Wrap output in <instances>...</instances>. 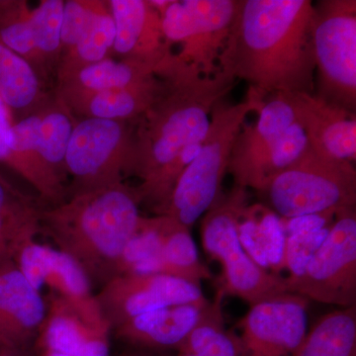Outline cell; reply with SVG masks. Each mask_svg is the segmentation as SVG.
Returning a JSON list of instances; mask_svg holds the SVG:
<instances>
[{"label": "cell", "mask_w": 356, "mask_h": 356, "mask_svg": "<svg viewBox=\"0 0 356 356\" xmlns=\"http://www.w3.org/2000/svg\"><path fill=\"white\" fill-rule=\"evenodd\" d=\"M165 88L134 126L132 175L140 205L163 214L175 182L195 158L210 126L211 115L235 86L219 72L203 76L178 64L163 77Z\"/></svg>", "instance_id": "cell-1"}, {"label": "cell", "mask_w": 356, "mask_h": 356, "mask_svg": "<svg viewBox=\"0 0 356 356\" xmlns=\"http://www.w3.org/2000/svg\"><path fill=\"white\" fill-rule=\"evenodd\" d=\"M311 0H240L220 72L243 79L261 99L315 95Z\"/></svg>", "instance_id": "cell-2"}, {"label": "cell", "mask_w": 356, "mask_h": 356, "mask_svg": "<svg viewBox=\"0 0 356 356\" xmlns=\"http://www.w3.org/2000/svg\"><path fill=\"white\" fill-rule=\"evenodd\" d=\"M135 187L120 182L72 194L43 210L42 231L100 286L118 274L122 254L142 215Z\"/></svg>", "instance_id": "cell-3"}, {"label": "cell", "mask_w": 356, "mask_h": 356, "mask_svg": "<svg viewBox=\"0 0 356 356\" xmlns=\"http://www.w3.org/2000/svg\"><path fill=\"white\" fill-rule=\"evenodd\" d=\"M262 102L250 91L243 102L215 107L200 149L178 177L161 215L191 229L214 205L236 138L248 115L257 112Z\"/></svg>", "instance_id": "cell-4"}, {"label": "cell", "mask_w": 356, "mask_h": 356, "mask_svg": "<svg viewBox=\"0 0 356 356\" xmlns=\"http://www.w3.org/2000/svg\"><path fill=\"white\" fill-rule=\"evenodd\" d=\"M257 112V121L245 123L236 138L228 172L235 186L264 192L310 146L296 120L289 95L267 96Z\"/></svg>", "instance_id": "cell-5"}, {"label": "cell", "mask_w": 356, "mask_h": 356, "mask_svg": "<svg viewBox=\"0 0 356 356\" xmlns=\"http://www.w3.org/2000/svg\"><path fill=\"white\" fill-rule=\"evenodd\" d=\"M284 220L355 208V163L308 151L273 178L261 192Z\"/></svg>", "instance_id": "cell-6"}, {"label": "cell", "mask_w": 356, "mask_h": 356, "mask_svg": "<svg viewBox=\"0 0 356 356\" xmlns=\"http://www.w3.org/2000/svg\"><path fill=\"white\" fill-rule=\"evenodd\" d=\"M247 191L235 186L228 195L218 198L201 222V240L206 254L222 266L219 295L238 297L250 304L288 292L285 278L261 268L243 250L238 240L236 219Z\"/></svg>", "instance_id": "cell-7"}, {"label": "cell", "mask_w": 356, "mask_h": 356, "mask_svg": "<svg viewBox=\"0 0 356 356\" xmlns=\"http://www.w3.org/2000/svg\"><path fill=\"white\" fill-rule=\"evenodd\" d=\"M314 6L315 95L355 112L356 1L322 0Z\"/></svg>", "instance_id": "cell-8"}, {"label": "cell", "mask_w": 356, "mask_h": 356, "mask_svg": "<svg viewBox=\"0 0 356 356\" xmlns=\"http://www.w3.org/2000/svg\"><path fill=\"white\" fill-rule=\"evenodd\" d=\"M240 0H172L161 15L175 58L195 74L220 72V60L233 30Z\"/></svg>", "instance_id": "cell-9"}, {"label": "cell", "mask_w": 356, "mask_h": 356, "mask_svg": "<svg viewBox=\"0 0 356 356\" xmlns=\"http://www.w3.org/2000/svg\"><path fill=\"white\" fill-rule=\"evenodd\" d=\"M134 126L131 122L76 120L65 154L74 194L123 182L132 175Z\"/></svg>", "instance_id": "cell-10"}, {"label": "cell", "mask_w": 356, "mask_h": 356, "mask_svg": "<svg viewBox=\"0 0 356 356\" xmlns=\"http://www.w3.org/2000/svg\"><path fill=\"white\" fill-rule=\"evenodd\" d=\"M288 292L318 303L356 306L355 208L337 212L324 243L298 275L285 278Z\"/></svg>", "instance_id": "cell-11"}, {"label": "cell", "mask_w": 356, "mask_h": 356, "mask_svg": "<svg viewBox=\"0 0 356 356\" xmlns=\"http://www.w3.org/2000/svg\"><path fill=\"white\" fill-rule=\"evenodd\" d=\"M36 346L70 356H110L111 325L95 295L65 298L50 294Z\"/></svg>", "instance_id": "cell-12"}, {"label": "cell", "mask_w": 356, "mask_h": 356, "mask_svg": "<svg viewBox=\"0 0 356 356\" xmlns=\"http://www.w3.org/2000/svg\"><path fill=\"white\" fill-rule=\"evenodd\" d=\"M95 298L112 330L156 309L208 301L199 285L163 274L139 273L115 276Z\"/></svg>", "instance_id": "cell-13"}, {"label": "cell", "mask_w": 356, "mask_h": 356, "mask_svg": "<svg viewBox=\"0 0 356 356\" xmlns=\"http://www.w3.org/2000/svg\"><path fill=\"white\" fill-rule=\"evenodd\" d=\"M309 300L286 293L250 307L240 322L247 356H294L307 336Z\"/></svg>", "instance_id": "cell-14"}, {"label": "cell", "mask_w": 356, "mask_h": 356, "mask_svg": "<svg viewBox=\"0 0 356 356\" xmlns=\"http://www.w3.org/2000/svg\"><path fill=\"white\" fill-rule=\"evenodd\" d=\"M115 23L113 51L123 60L153 67L163 77L173 69L175 56L163 30L161 15L149 0H110Z\"/></svg>", "instance_id": "cell-15"}, {"label": "cell", "mask_w": 356, "mask_h": 356, "mask_svg": "<svg viewBox=\"0 0 356 356\" xmlns=\"http://www.w3.org/2000/svg\"><path fill=\"white\" fill-rule=\"evenodd\" d=\"M295 117L316 153L355 163L356 113L316 95H289Z\"/></svg>", "instance_id": "cell-16"}, {"label": "cell", "mask_w": 356, "mask_h": 356, "mask_svg": "<svg viewBox=\"0 0 356 356\" xmlns=\"http://www.w3.org/2000/svg\"><path fill=\"white\" fill-rule=\"evenodd\" d=\"M46 299L14 261L0 266V346L30 348L46 317Z\"/></svg>", "instance_id": "cell-17"}, {"label": "cell", "mask_w": 356, "mask_h": 356, "mask_svg": "<svg viewBox=\"0 0 356 356\" xmlns=\"http://www.w3.org/2000/svg\"><path fill=\"white\" fill-rule=\"evenodd\" d=\"M165 88L159 77L144 86L115 90L86 91L58 86L56 97L81 119L135 122L156 102Z\"/></svg>", "instance_id": "cell-18"}, {"label": "cell", "mask_w": 356, "mask_h": 356, "mask_svg": "<svg viewBox=\"0 0 356 356\" xmlns=\"http://www.w3.org/2000/svg\"><path fill=\"white\" fill-rule=\"evenodd\" d=\"M14 264L35 289L43 288L65 298L92 296L90 280L74 259L60 250L36 241L26 243L14 257Z\"/></svg>", "instance_id": "cell-19"}, {"label": "cell", "mask_w": 356, "mask_h": 356, "mask_svg": "<svg viewBox=\"0 0 356 356\" xmlns=\"http://www.w3.org/2000/svg\"><path fill=\"white\" fill-rule=\"evenodd\" d=\"M209 303L181 304L147 312L114 327L115 336L143 350H177Z\"/></svg>", "instance_id": "cell-20"}, {"label": "cell", "mask_w": 356, "mask_h": 356, "mask_svg": "<svg viewBox=\"0 0 356 356\" xmlns=\"http://www.w3.org/2000/svg\"><path fill=\"white\" fill-rule=\"evenodd\" d=\"M41 110L11 126L7 138L8 168L24 178L43 200L53 205L65 200L64 182L44 163L39 147Z\"/></svg>", "instance_id": "cell-21"}, {"label": "cell", "mask_w": 356, "mask_h": 356, "mask_svg": "<svg viewBox=\"0 0 356 356\" xmlns=\"http://www.w3.org/2000/svg\"><path fill=\"white\" fill-rule=\"evenodd\" d=\"M238 240L261 268L280 275L285 234L282 220L262 204H243L236 219Z\"/></svg>", "instance_id": "cell-22"}, {"label": "cell", "mask_w": 356, "mask_h": 356, "mask_svg": "<svg viewBox=\"0 0 356 356\" xmlns=\"http://www.w3.org/2000/svg\"><path fill=\"white\" fill-rule=\"evenodd\" d=\"M44 208L0 175V266L13 261L26 243L42 231Z\"/></svg>", "instance_id": "cell-23"}, {"label": "cell", "mask_w": 356, "mask_h": 356, "mask_svg": "<svg viewBox=\"0 0 356 356\" xmlns=\"http://www.w3.org/2000/svg\"><path fill=\"white\" fill-rule=\"evenodd\" d=\"M0 96L13 117L29 116L51 98L44 92L41 77L25 58L0 44ZM20 119V120H21Z\"/></svg>", "instance_id": "cell-24"}, {"label": "cell", "mask_w": 356, "mask_h": 356, "mask_svg": "<svg viewBox=\"0 0 356 356\" xmlns=\"http://www.w3.org/2000/svg\"><path fill=\"white\" fill-rule=\"evenodd\" d=\"M159 77L161 76L151 65L107 58L58 77V86L86 91L115 90L144 86Z\"/></svg>", "instance_id": "cell-25"}, {"label": "cell", "mask_w": 356, "mask_h": 356, "mask_svg": "<svg viewBox=\"0 0 356 356\" xmlns=\"http://www.w3.org/2000/svg\"><path fill=\"white\" fill-rule=\"evenodd\" d=\"M294 356H356V306L323 316Z\"/></svg>", "instance_id": "cell-26"}, {"label": "cell", "mask_w": 356, "mask_h": 356, "mask_svg": "<svg viewBox=\"0 0 356 356\" xmlns=\"http://www.w3.org/2000/svg\"><path fill=\"white\" fill-rule=\"evenodd\" d=\"M166 218L158 274L179 278L201 286V281L212 278V273L199 259L197 247L192 238L191 229L172 218Z\"/></svg>", "instance_id": "cell-27"}, {"label": "cell", "mask_w": 356, "mask_h": 356, "mask_svg": "<svg viewBox=\"0 0 356 356\" xmlns=\"http://www.w3.org/2000/svg\"><path fill=\"white\" fill-rule=\"evenodd\" d=\"M222 297L204 308L197 324L178 346V353L199 356H247L242 339L225 327L221 311Z\"/></svg>", "instance_id": "cell-28"}, {"label": "cell", "mask_w": 356, "mask_h": 356, "mask_svg": "<svg viewBox=\"0 0 356 356\" xmlns=\"http://www.w3.org/2000/svg\"><path fill=\"white\" fill-rule=\"evenodd\" d=\"M76 119L57 97L42 107L39 125V147L49 168L63 182L65 177V154Z\"/></svg>", "instance_id": "cell-29"}, {"label": "cell", "mask_w": 356, "mask_h": 356, "mask_svg": "<svg viewBox=\"0 0 356 356\" xmlns=\"http://www.w3.org/2000/svg\"><path fill=\"white\" fill-rule=\"evenodd\" d=\"M115 23L109 4L98 14L76 46L65 51L57 67V77L109 58L115 42Z\"/></svg>", "instance_id": "cell-30"}, {"label": "cell", "mask_w": 356, "mask_h": 356, "mask_svg": "<svg viewBox=\"0 0 356 356\" xmlns=\"http://www.w3.org/2000/svg\"><path fill=\"white\" fill-rule=\"evenodd\" d=\"M65 1L43 0L31 9L33 35L38 53L41 79L58 65L63 53L62 23Z\"/></svg>", "instance_id": "cell-31"}, {"label": "cell", "mask_w": 356, "mask_h": 356, "mask_svg": "<svg viewBox=\"0 0 356 356\" xmlns=\"http://www.w3.org/2000/svg\"><path fill=\"white\" fill-rule=\"evenodd\" d=\"M30 13L25 1H0V44L28 60L41 77Z\"/></svg>", "instance_id": "cell-32"}, {"label": "cell", "mask_w": 356, "mask_h": 356, "mask_svg": "<svg viewBox=\"0 0 356 356\" xmlns=\"http://www.w3.org/2000/svg\"><path fill=\"white\" fill-rule=\"evenodd\" d=\"M107 4L108 1L103 0L65 1L62 23L63 53L76 46Z\"/></svg>", "instance_id": "cell-33"}, {"label": "cell", "mask_w": 356, "mask_h": 356, "mask_svg": "<svg viewBox=\"0 0 356 356\" xmlns=\"http://www.w3.org/2000/svg\"><path fill=\"white\" fill-rule=\"evenodd\" d=\"M330 229L331 226L285 236L282 270L289 271L290 275H298L301 273L311 257L324 243Z\"/></svg>", "instance_id": "cell-34"}, {"label": "cell", "mask_w": 356, "mask_h": 356, "mask_svg": "<svg viewBox=\"0 0 356 356\" xmlns=\"http://www.w3.org/2000/svg\"><path fill=\"white\" fill-rule=\"evenodd\" d=\"M13 125V117L0 96V163H3L6 166L9 163L7 138H8V132Z\"/></svg>", "instance_id": "cell-35"}, {"label": "cell", "mask_w": 356, "mask_h": 356, "mask_svg": "<svg viewBox=\"0 0 356 356\" xmlns=\"http://www.w3.org/2000/svg\"><path fill=\"white\" fill-rule=\"evenodd\" d=\"M0 356H31L30 348H1Z\"/></svg>", "instance_id": "cell-36"}, {"label": "cell", "mask_w": 356, "mask_h": 356, "mask_svg": "<svg viewBox=\"0 0 356 356\" xmlns=\"http://www.w3.org/2000/svg\"><path fill=\"white\" fill-rule=\"evenodd\" d=\"M40 356H70L64 353H56L51 350H40Z\"/></svg>", "instance_id": "cell-37"}, {"label": "cell", "mask_w": 356, "mask_h": 356, "mask_svg": "<svg viewBox=\"0 0 356 356\" xmlns=\"http://www.w3.org/2000/svg\"><path fill=\"white\" fill-rule=\"evenodd\" d=\"M177 356H199V355H192V353H178Z\"/></svg>", "instance_id": "cell-38"}, {"label": "cell", "mask_w": 356, "mask_h": 356, "mask_svg": "<svg viewBox=\"0 0 356 356\" xmlns=\"http://www.w3.org/2000/svg\"><path fill=\"white\" fill-rule=\"evenodd\" d=\"M1 348H2V346H0V350H1Z\"/></svg>", "instance_id": "cell-39"}]
</instances>
